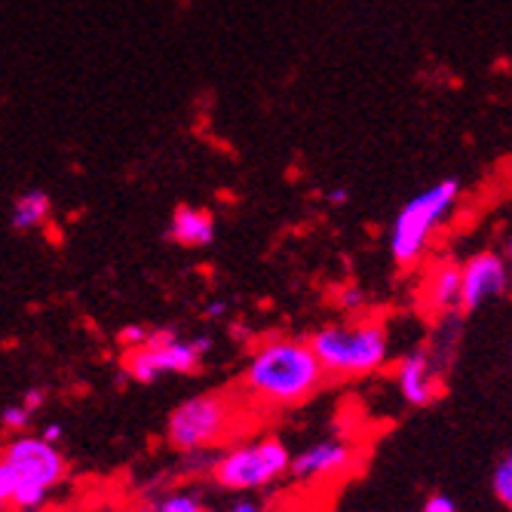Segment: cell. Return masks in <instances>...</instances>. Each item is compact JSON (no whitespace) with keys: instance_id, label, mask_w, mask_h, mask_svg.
Wrapping results in <instances>:
<instances>
[{"instance_id":"5b68a950","label":"cell","mask_w":512,"mask_h":512,"mask_svg":"<svg viewBox=\"0 0 512 512\" xmlns=\"http://www.w3.org/2000/svg\"><path fill=\"white\" fill-rule=\"evenodd\" d=\"M460 181L454 178H445V181H436L430 184L427 191L414 194L393 218L390 224V237H387V246H390V258L402 267V270H411L417 267L439 230L448 224V218L454 215L457 203H460Z\"/></svg>"},{"instance_id":"e0dca14e","label":"cell","mask_w":512,"mask_h":512,"mask_svg":"<svg viewBox=\"0 0 512 512\" xmlns=\"http://www.w3.org/2000/svg\"><path fill=\"white\" fill-rule=\"evenodd\" d=\"M148 335H151V325H145V322H132V325H123L120 335H117V341H120L126 350H135V347H142V344L148 341Z\"/></svg>"},{"instance_id":"44dd1931","label":"cell","mask_w":512,"mask_h":512,"mask_svg":"<svg viewBox=\"0 0 512 512\" xmlns=\"http://www.w3.org/2000/svg\"><path fill=\"white\" fill-rule=\"evenodd\" d=\"M37 436L46 439L50 445H62V442H65V424H62V421H50V424H43V427H40Z\"/></svg>"},{"instance_id":"52a82bcc","label":"cell","mask_w":512,"mask_h":512,"mask_svg":"<svg viewBox=\"0 0 512 512\" xmlns=\"http://www.w3.org/2000/svg\"><path fill=\"white\" fill-rule=\"evenodd\" d=\"M209 353H212L209 335L181 338L175 329H151L142 347L126 350L123 371L129 381L151 387V384H160L163 378L194 375Z\"/></svg>"},{"instance_id":"3957f363","label":"cell","mask_w":512,"mask_h":512,"mask_svg":"<svg viewBox=\"0 0 512 512\" xmlns=\"http://www.w3.org/2000/svg\"><path fill=\"white\" fill-rule=\"evenodd\" d=\"M243 430V396L206 390L181 399L166 417V442L178 454H212Z\"/></svg>"},{"instance_id":"cb8c5ba5","label":"cell","mask_w":512,"mask_h":512,"mask_svg":"<svg viewBox=\"0 0 512 512\" xmlns=\"http://www.w3.org/2000/svg\"><path fill=\"white\" fill-rule=\"evenodd\" d=\"M325 200H329L332 206H344V203L350 200V194H347L344 188H335V191H329V194H325Z\"/></svg>"},{"instance_id":"d4e9b609","label":"cell","mask_w":512,"mask_h":512,"mask_svg":"<svg viewBox=\"0 0 512 512\" xmlns=\"http://www.w3.org/2000/svg\"><path fill=\"white\" fill-rule=\"evenodd\" d=\"M503 258H506V264H509V270H512V230L506 234V246H503Z\"/></svg>"},{"instance_id":"6da1fadb","label":"cell","mask_w":512,"mask_h":512,"mask_svg":"<svg viewBox=\"0 0 512 512\" xmlns=\"http://www.w3.org/2000/svg\"><path fill=\"white\" fill-rule=\"evenodd\" d=\"M325 387L322 365L307 338L270 335L258 341L243 365L240 396L261 408H298Z\"/></svg>"},{"instance_id":"30bf717a","label":"cell","mask_w":512,"mask_h":512,"mask_svg":"<svg viewBox=\"0 0 512 512\" xmlns=\"http://www.w3.org/2000/svg\"><path fill=\"white\" fill-rule=\"evenodd\" d=\"M396 393L411 408H427L442 396V365L427 347H411L396 359Z\"/></svg>"},{"instance_id":"ac0fdd59","label":"cell","mask_w":512,"mask_h":512,"mask_svg":"<svg viewBox=\"0 0 512 512\" xmlns=\"http://www.w3.org/2000/svg\"><path fill=\"white\" fill-rule=\"evenodd\" d=\"M421 512H460V509H457V500H454L451 494H445V491H433V494L424 500Z\"/></svg>"},{"instance_id":"ffe728a7","label":"cell","mask_w":512,"mask_h":512,"mask_svg":"<svg viewBox=\"0 0 512 512\" xmlns=\"http://www.w3.org/2000/svg\"><path fill=\"white\" fill-rule=\"evenodd\" d=\"M25 408H31L34 414H40L43 408H46V402H50V396H46V390L43 387H31V390H25V396L19 399Z\"/></svg>"},{"instance_id":"7c38bea8","label":"cell","mask_w":512,"mask_h":512,"mask_svg":"<svg viewBox=\"0 0 512 512\" xmlns=\"http://www.w3.org/2000/svg\"><path fill=\"white\" fill-rule=\"evenodd\" d=\"M215 218L200 206H178L169 218L166 237L181 249H206L215 243Z\"/></svg>"},{"instance_id":"8992f818","label":"cell","mask_w":512,"mask_h":512,"mask_svg":"<svg viewBox=\"0 0 512 512\" xmlns=\"http://www.w3.org/2000/svg\"><path fill=\"white\" fill-rule=\"evenodd\" d=\"M0 460L16 476V494L10 512H40L68 476V460L59 445H50L37 433L10 436L0 445Z\"/></svg>"},{"instance_id":"484cf974","label":"cell","mask_w":512,"mask_h":512,"mask_svg":"<svg viewBox=\"0 0 512 512\" xmlns=\"http://www.w3.org/2000/svg\"><path fill=\"white\" fill-rule=\"evenodd\" d=\"M0 512H10V509H7V506H0Z\"/></svg>"},{"instance_id":"2e32d148","label":"cell","mask_w":512,"mask_h":512,"mask_svg":"<svg viewBox=\"0 0 512 512\" xmlns=\"http://www.w3.org/2000/svg\"><path fill=\"white\" fill-rule=\"evenodd\" d=\"M491 488H494V497L506 509H512V448L497 460V467L491 473Z\"/></svg>"},{"instance_id":"5bb4252c","label":"cell","mask_w":512,"mask_h":512,"mask_svg":"<svg viewBox=\"0 0 512 512\" xmlns=\"http://www.w3.org/2000/svg\"><path fill=\"white\" fill-rule=\"evenodd\" d=\"M151 512H212L209 500L197 488H181V491H166L163 497L154 500Z\"/></svg>"},{"instance_id":"4fadbf2b","label":"cell","mask_w":512,"mask_h":512,"mask_svg":"<svg viewBox=\"0 0 512 512\" xmlns=\"http://www.w3.org/2000/svg\"><path fill=\"white\" fill-rule=\"evenodd\" d=\"M50 215H53V200H50V194L46 191H25V194H19L16 200H13V206H10V224L16 227V230H37V227H43L46 221H50Z\"/></svg>"},{"instance_id":"7402d4cb","label":"cell","mask_w":512,"mask_h":512,"mask_svg":"<svg viewBox=\"0 0 512 512\" xmlns=\"http://www.w3.org/2000/svg\"><path fill=\"white\" fill-rule=\"evenodd\" d=\"M227 512H273L270 506L258 503L255 497H237L234 503L227 506Z\"/></svg>"},{"instance_id":"ba28073f","label":"cell","mask_w":512,"mask_h":512,"mask_svg":"<svg viewBox=\"0 0 512 512\" xmlns=\"http://www.w3.org/2000/svg\"><path fill=\"white\" fill-rule=\"evenodd\" d=\"M356 467H359L356 445L350 439L329 436V439H316L304 445L298 454H292L289 479H295L304 488H325L353 476Z\"/></svg>"},{"instance_id":"d6986e66","label":"cell","mask_w":512,"mask_h":512,"mask_svg":"<svg viewBox=\"0 0 512 512\" xmlns=\"http://www.w3.org/2000/svg\"><path fill=\"white\" fill-rule=\"evenodd\" d=\"M13 494H16V476H13V470L7 467V463L0 460V506L10 509Z\"/></svg>"},{"instance_id":"9a60e30c","label":"cell","mask_w":512,"mask_h":512,"mask_svg":"<svg viewBox=\"0 0 512 512\" xmlns=\"http://www.w3.org/2000/svg\"><path fill=\"white\" fill-rule=\"evenodd\" d=\"M37 421V414L31 408H25L22 402H13L0 411V427H4L7 436H22V433H31V424Z\"/></svg>"},{"instance_id":"277c9868","label":"cell","mask_w":512,"mask_h":512,"mask_svg":"<svg viewBox=\"0 0 512 512\" xmlns=\"http://www.w3.org/2000/svg\"><path fill=\"white\" fill-rule=\"evenodd\" d=\"M289 467H292L289 445L276 433H261L218 448L209 463V479L215 482V488L227 494L252 497L289 479Z\"/></svg>"},{"instance_id":"8fae6325","label":"cell","mask_w":512,"mask_h":512,"mask_svg":"<svg viewBox=\"0 0 512 512\" xmlns=\"http://www.w3.org/2000/svg\"><path fill=\"white\" fill-rule=\"evenodd\" d=\"M421 301L433 316H451L460 313V264L457 261H439L427 270Z\"/></svg>"},{"instance_id":"9c48e42d","label":"cell","mask_w":512,"mask_h":512,"mask_svg":"<svg viewBox=\"0 0 512 512\" xmlns=\"http://www.w3.org/2000/svg\"><path fill=\"white\" fill-rule=\"evenodd\" d=\"M512 286V270L500 252H476L460 264V313H476Z\"/></svg>"},{"instance_id":"7a4b0ae2","label":"cell","mask_w":512,"mask_h":512,"mask_svg":"<svg viewBox=\"0 0 512 512\" xmlns=\"http://www.w3.org/2000/svg\"><path fill=\"white\" fill-rule=\"evenodd\" d=\"M310 347L325 381H362L384 371L393 356V338L381 319L353 316L316 329Z\"/></svg>"},{"instance_id":"603a6c76","label":"cell","mask_w":512,"mask_h":512,"mask_svg":"<svg viewBox=\"0 0 512 512\" xmlns=\"http://www.w3.org/2000/svg\"><path fill=\"white\" fill-rule=\"evenodd\" d=\"M224 310H227V304H224V301H209V304L203 307V316H206V319H218Z\"/></svg>"}]
</instances>
